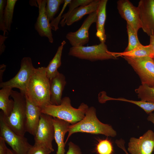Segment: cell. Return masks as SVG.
<instances>
[{"mask_svg": "<svg viewBox=\"0 0 154 154\" xmlns=\"http://www.w3.org/2000/svg\"><path fill=\"white\" fill-rule=\"evenodd\" d=\"M50 80L46 74V67L35 68L28 85L26 97L41 109L51 104Z\"/></svg>", "mask_w": 154, "mask_h": 154, "instance_id": "cell-1", "label": "cell"}, {"mask_svg": "<svg viewBox=\"0 0 154 154\" xmlns=\"http://www.w3.org/2000/svg\"><path fill=\"white\" fill-rule=\"evenodd\" d=\"M68 135L65 142L66 144L73 134L83 132L94 134H102L107 137H115L116 131L112 126L101 122L98 118L96 110L93 106L89 107L84 117L80 121L69 126Z\"/></svg>", "mask_w": 154, "mask_h": 154, "instance_id": "cell-2", "label": "cell"}, {"mask_svg": "<svg viewBox=\"0 0 154 154\" xmlns=\"http://www.w3.org/2000/svg\"><path fill=\"white\" fill-rule=\"evenodd\" d=\"M89 107L82 103L78 108H74L71 105L70 98L66 96L62 98L60 104L46 106L41 109V112L74 124L84 118Z\"/></svg>", "mask_w": 154, "mask_h": 154, "instance_id": "cell-3", "label": "cell"}, {"mask_svg": "<svg viewBox=\"0 0 154 154\" xmlns=\"http://www.w3.org/2000/svg\"><path fill=\"white\" fill-rule=\"evenodd\" d=\"M11 96L14 101L13 107L9 116L5 117L3 114L5 121L7 125L15 133L24 136L26 132L25 96L23 93L13 90Z\"/></svg>", "mask_w": 154, "mask_h": 154, "instance_id": "cell-4", "label": "cell"}, {"mask_svg": "<svg viewBox=\"0 0 154 154\" xmlns=\"http://www.w3.org/2000/svg\"><path fill=\"white\" fill-rule=\"evenodd\" d=\"M68 54L81 59L94 61L116 59L115 52L109 51L105 42L91 46L72 47Z\"/></svg>", "mask_w": 154, "mask_h": 154, "instance_id": "cell-5", "label": "cell"}, {"mask_svg": "<svg viewBox=\"0 0 154 154\" xmlns=\"http://www.w3.org/2000/svg\"><path fill=\"white\" fill-rule=\"evenodd\" d=\"M0 135L15 154H27L32 146L24 136L17 134L7 125L2 111L0 113Z\"/></svg>", "mask_w": 154, "mask_h": 154, "instance_id": "cell-6", "label": "cell"}, {"mask_svg": "<svg viewBox=\"0 0 154 154\" xmlns=\"http://www.w3.org/2000/svg\"><path fill=\"white\" fill-rule=\"evenodd\" d=\"M35 68L30 57L23 58L21 60L20 68L17 74L9 80L0 82V88H17L20 90L21 92L25 94Z\"/></svg>", "mask_w": 154, "mask_h": 154, "instance_id": "cell-7", "label": "cell"}, {"mask_svg": "<svg viewBox=\"0 0 154 154\" xmlns=\"http://www.w3.org/2000/svg\"><path fill=\"white\" fill-rule=\"evenodd\" d=\"M123 57L139 76L141 84L154 87V59L149 57Z\"/></svg>", "mask_w": 154, "mask_h": 154, "instance_id": "cell-8", "label": "cell"}, {"mask_svg": "<svg viewBox=\"0 0 154 154\" xmlns=\"http://www.w3.org/2000/svg\"><path fill=\"white\" fill-rule=\"evenodd\" d=\"M53 117L41 113L36 133L34 136L35 144L54 151L52 142L54 139Z\"/></svg>", "mask_w": 154, "mask_h": 154, "instance_id": "cell-9", "label": "cell"}, {"mask_svg": "<svg viewBox=\"0 0 154 154\" xmlns=\"http://www.w3.org/2000/svg\"><path fill=\"white\" fill-rule=\"evenodd\" d=\"M127 151L130 154H151L154 151V132L149 130L139 138H130Z\"/></svg>", "mask_w": 154, "mask_h": 154, "instance_id": "cell-10", "label": "cell"}, {"mask_svg": "<svg viewBox=\"0 0 154 154\" xmlns=\"http://www.w3.org/2000/svg\"><path fill=\"white\" fill-rule=\"evenodd\" d=\"M97 19L96 11L89 15L78 30L66 34V38L72 46H84L88 42L89 29L92 24L96 23Z\"/></svg>", "mask_w": 154, "mask_h": 154, "instance_id": "cell-11", "label": "cell"}, {"mask_svg": "<svg viewBox=\"0 0 154 154\" xmlns=\"http://www.w3.org/2000/svg\"><path fill=\"white\" fill-rule=\"evenodd\" d=\"M137 7L141 28L148 36L154 34V0H141Z\"/></svg>", "mask_w": 154, "mask_h": 154, "instance_id": "cell-12", "label": "cell"}, {"mask_svg": "<svg viewBox=\"0 0 154 154\" xmlns=\"http://www.w3.org/2000/svg\"><path fill=\"white\" fill-rule=\"evenodd\" d=\"M117 9L121 17L137 33L141 27L137 7L128 0H119L117 2Z\"/></svg>", "mask_w": 154, "mask_h": 154, "instance_id": "cell-13", "label": "cell"}, {"mask_svg": "<svg viewBox=\"0 0 154 154\" xmlns=\"http://www.w3.org/2000/svg\"><path fill=\"white\" fill-rule=\"evenodd\" d=\"M38 8V15L35 25V29L39 35L47 38L49 42H53V39L50 22L46 15V0L37 1Z\"/></svg>", "mask_w": 154, "mask_h": 154, "instance_id": "cell-14", "label": "cell"}, {"mask_svg": "<svg viewBox=\"0 0 154 154\" xmlns=\"http://www.w3.org/2000/svg\"><path fill=\"white\" fill-rule=\"evenodd\" d=\"M26 132L34 136L36 133L40 121L41 114V109L26 97Z\"/></svg>", "mask_w": 154, "mask_h": 154, "instance_id": "cell-15", "label": "cell"}, {"mask_svg": "<svg viewBox=\"0 0 154 154\" xmlns=\"http://www.w3.org/2000/svg\"><path fill=\"white\" fill-rule=\"evenodd\" d=\"M66 83L65 76L59 72L50 80V101L51 104L58 105L60 104L62 92Z\"/></svg>", "mask_w": 154, "mask_h": 154, "instance_id": "cell-16", "label": "cell"}, {"mask_svg": "<svg viewBox=\"0 0 154 154\" xmlns=\"http://www.w3.org/2000/svg\"><path fill=\"white\" fill-rule=\"evenodd\" d=\"M53 123L54 139L57 145L56 154H65L64 137L66 133L68 132L70 123L56 117H53Z\"/></svg>", "mask_w": 154, "mask_h": 154, "instance_id": "cell-17", "label": "cell"}, {"mask_svg": "<svg viewBox=\"0 0 154 154\" xmlns=\"http://www.w3.org/2000/svg\"><path fill=\"white\" fill-rule=\"evenodd\" d=\"M100 0H93L89 4L79 7L75 9L68 18L66 24L70 26L80 20L86 14L89 15L96 11Z\"/></svg>", "mask_w": 154, "mask_h": 154, "instance_id": "cell-18", "label": "cell"}, {"mask_svg": "<svg viewBox=\"0 0 154 154\" xmlns=\"http://www.w3.org/2000/svg\"><path fill=\"white\" fill-rule=\"evenodd\" d=\"M107 0H100L96 11L97 19L96 22V37L100 42H105L106 40L104 28L106 18V6Z\"/></svg>", "mask_w": 154, "mask_h": 154, "instance_id": "cell-19", "label": "cell"}, {"mask_svg": "<svg viewBox=\"0 0 154 154\" xmlns=\"http://www.w3.org/2000/svg\"><path fill=\"white\" fill-rule=\"evenodd\" d=\"M66 43L65 41H62L60 45L58 47L54 57L46 67V75L50 80L58 72V69L61 65V58L62 50Z\"/></svg>", "mask_w": 154, "mask_h": 154, "instance_id": "cell-20", "label": "cell"}, {"mask_svg": "<svg viewBox=\"0 0 154 154\" xmlns=\"http://www.w3.org/2000/svg\"><path fill=\"white\" fill-rule=\"evenodd\" d=\"M12 90L9 87L3 88L0 90V109L6 117L9 116L13 107V100L9 99Z\"/></svg>", "mask_w": 154, "mask_h": 154, "instance_id": "cell-21", "label": "cell"}, {"mask_svg": "<svg viewBox=\"0 0 154 154\" xmlns=\"http://www.w3.org/2000/svg\"><path fill=\"white\" fill-rule=\"evenodd\" d=\"M117 57L127 56L132 58H141L149 57L153 58L151 46H144L142 44L139 46L128 52H116Z\"/></svg>", "mask_w": 154, "mask_h": 154, "instance_id": "cell-22", "label": "cell"}, {"mask_svg": "<svg viewBox=\"0 0 154 154\" xmlns=\"http://www.w3.org/2000/svg\"><path fill=\"white\" fill-rule=\"evenodd\" d=\"M109 100H116L126 102L133 104L141 108L147 114H149L154 111V104L142 101H135L127 99L124 98H113L109 97L104 93L99 98V102L103 103Z\"/></svg>", "mask_w": 154, "mask_h": 154, "instance_id": "cell-23", "label": "cell"}, {"mask_svg": "<svg viewBox=\"0 0 154 154\" xmlns=\"http://www.w3.org/2000/svg\"><path fill=\"white\" fill-rule=\"evenodd\" d=\"M141 101L154 104V87L141 84L135 90Z\"/></svg>", "mask_w": 154, "mask_h": 154, "instance_id": "cell-24", "label": "cell"}, {"mask_svg": "<svg viewBox=\"0 0 154 154\" xmlns=\"http://www.w3.org/2000/svg\"><path fill=\"white\" fill-rule=\"evenodd\" d=\"M17 0H7L5 7L4 15L7 30L10 31L13 22L14 10Z\"/></svg>", "mask_w": 154, "mask_h": 154, "instance_id": "cell-25", "label": "cell"}, {"mask_svg": "<svg viewBox=\"0 0 154 154\" xmlns=\"http://www.w3.org/2000/svg\"><path fill=\"white\" fill-rule=\"evenodd\" d=\"M64 3V0H47L46 12L48 19L50 23L58 11L60 5Z\"/></svg>", "mask_w": 154, "mask_h": 154, "instance_id": "cell-26", "label": "cell"}, {"mask_svg": "<svg viewBox=\"0 0 154 154\" xmlns=\"http://www.w3.org/2000/svg\"><path fill=\"white\" fill-rule=\"evenodd\" d=\"M93 0H71L68 5L69 7L68 11L67 13L62 15V19L60 22V24L62 27H64L66 24L68 18L73 11L76 8L81 6L87 5Z\"/></svg>", "mask_w": 154, "mask_h": 154, "instance_id": "cell-27", "label": "cell"}, {"mask_svg": "<svg viewBox=\"0 0 154 154\" xmlns=\"http://www.w3.org/2000/svg\"><path fill=\"white\" fill-rule=\"evenodd\" d=\"M128 42L127 47L124 52L130 51L142 44L139 42L137 37V33L129 24H127Z\"/></svg>", "mask_w": 154, "mask_h": 154, "instance_id": "cell-28", "label": "cell"}, {"mask_svg": "<svg viewBox=\"0 0 154 154\" xmlns=\"http://www.w3.org/2000/svg\"><path fill=\"white\" fill-rule=\"evenodd\" d=\"M96 149L98 154H112L114 151L112 143L107 138L100 140Z\"/></svg>", "mask_w": 154, "mask_h": 154, "instance_id": "cell-29", "label": "cell"}, {"mask_svg": "<svg viewBox=\"0 0 154 154\" xmlns=\"http://www.w3.org/2000/svg\"><path fill=\"white\" fill-rule=\"evenodd\" d=\"M71 0H64V3L62 9L59 15L51 21L50 23V27L51 29L56 31L58 29V25L60 21L62 18V17L65 9L67 5L70 3Z\"/></svg>", "mask_w": 154, "mask_h": 154, "instance_id": "cell-30", "label": "cell"}, {"mask_svg": "<svg viewBox=\"0 0 154 154\" xmlns=\"http://www.w3.org/2000/svg\"><path fill=\"white\" fill-rule=\"evenodd\" d=\"M7 3V0H0V30L3 32V36H6L8 32L7 30L5 23L4 12Z\"/></svg>", "mask_w": 154, "mask_h": 154, "instance_id": "cell-31", "label": "cell"}, {"mask_svg": "<svg viewBox=\"0 0 154 154\" xmlns=\"http://www.w3.org/2000/svg\"><path fill=\"white\" fill-rule=\"evenodd\" d=\"M52 152L49 149L34 144L30 148L27 154H50Z\"/></svg>", "mask_w": 154, "mask_h": 154, "instance_id": "cell-32", "label": "cell"}, {"mask_svg": "<svg viewBox=\"0 0 154 154\" xmlns=\"http://www.w3.org/2000/svg\"><path fill=\"white\" fill-rule=\"evenodd\" d=\"M68 150L65 154H82L79 147L70 141L68 144Z\"/></svg>", "mask_w": 154, "mask_h": 154, "instance_id": "cell-33", "label": "cell"}, {"mask_svg": "<svg viewBox=\"0 0 154 154\" xmlns=\"http://www.w3.org/2000/svg\"><path fill=\"white\" fill-rule=\"evenodd\" d=\"M8 148L5 140L0 137V154H7Z\"/></svg>", "mask_w": 154, "mask_h": 154, "instance_id": "cell-34", "label": "cell"}, {"mask_svg": "<svg viewBox=\"0 0 154 154\" xmlns=\"http://www.w3.org/2000/svg\"><path fill=\"white\" fill-rule=\"evenodd\" d=\"M115 143L117 146L122 149L125 154H129L125 147V142L123 139H120L119 140L117 139L115 141Z\"/></svg>", "mask_w": 154, "mask_h": 154, "instance_id": "cell-35", "label": "cell"}, {"mask_svg": "<svg viewBox=\"0 0 154 154\" xmlns=\"http://www.w3.org/2000/svg\"><path fill=\"white\" fill-rule=\"evenodd\" d=\"M6 36L3 35H0V54H1L4 52L5 48L4 44V41L7 38Z\"/></svg>", "mask_w": 154, "mask_h": 154, "instance_id": "cell-36", "label": "cell"}, {"mask_svg": "<svg viewBox=\"0 0 154 154\" xmlns=\"http://www.w3.org/2000/svg\"><path fill=\"white\" fill-rule=\"evenodd\" d=\"M153 58L154 59V34L150 36V43Z\"/></svg>", "mask_w": 154, "mask_h": 154, "instance_id": "cell-37", "label": "cell"}, {"mask_svg": "<svg viewBox=\"0 0 154 154\" xmlns=\"http://www.w3.org/2000/svg\"><path fill=\"white\" fill-rule=\"evenodd\" d=\"M147 119L148 121L151 122L154 125V113L152 112L149 114Z\"/></svg>", "mask_w": 154, "mask_h": 154, "instance_id": "cell-38", "label": "cell"}, {"mask_svg": "<svg viewBox=\"0 0 154 154\" xmlns=\"http://www.w3.org/2000/svg\"><path fill=\"white\" fill-rule=\"evenodd\" d=\"M7 154H15L14 153V152L12 150L9 148H8Z\"/></svg>", "mask_w": 154, "mask_h": 154, "instance_id": "cell-39", "label": "cell"}, {"mask_svg": "<svg viewBox=\"0 0 154 154\" xmlns=\"http://www.w3.org/2000/svg\"></svg>", "mask_w": 154, "mask_h": 154, "instance_id": "cell-40", "label": "cell"}, {"mask_svg": "<svg viewBox=\"0 0 154 154\" xmlns=\"http://www.w3.org/2000/svg\"></svg>", "mask_w": 154, "mask_h": 154, "instance_id": "cell-41", "label": "cell"}]
</instances>
